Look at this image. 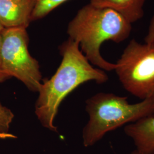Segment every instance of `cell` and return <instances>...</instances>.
Instances as JSON below:
<instances>
[{"label": "cell", "mask_w": 154, "mask_h": 154, "mask_svg": "<svg viewBox=\"0 0 154 154\" xmlns=\"http://www.w3.org/2000/svg\"><path fill=\"white\" fill-rule=\"evenodd\" d=\"M34 5V0H0V24L4 29L28 28Z\"/></svg>", "instance_id": "8992f818"}, {"label": "cell", "mask_w": 154, "mask_h": 154, "mask_svg": "<svg viewBox=\"0 0 154 154\" xmlns=\"http://www.w3.org/2000/svg\"><path fill=\"white\" fill-rule=\"evenodd\" d=\"M29 41L26 28L4 29L1 32L2 69L10 78L14 77L30 90L38 92L42 75L38 62L29 52Z\"/></svg>", "instance_id": "5b68a950"}, {"label": "cell", "mask_w": 154, "mask_h": 154, "mask_svg": "<svg viewBox=\"0 0 154 154\" xmlns=\"http://www.w3.org/2000/svg\"><path fill=\"white\" fill-rule=\"evenodd\" d=\"M1 32H0V83L4 82L6 79L10 78L4 72L2 69L1 55Z\"/></svg>", "instance_id": "7c38bea8"}, {"label": "cell", "mask_w": 154, "mask_h": 154, "mask_svg": "<svg viewBox=\"0 0 154 154\" xmlns=\"http://www.w3.org/2000/svg\"><path fill=\"white\" fill-rule=\"evenodd\" d=\"M4 29L2 26V25L0 24V32H2Z\"/></svg>", "instance_id": "5bb4252c"}, {"label": "cell", "mask_w": 154, "mask_h": 154, "mask_svg": "<svg viewBox=\"0 0 154 154\" xmlns=\"http://www.w3.org/2000/svg\"><path fill=\"white\" fill-rule=\"evenodd\" d=\"M86 109L89 120L83 130V142L90 147L107 132L154 116V98L130 104L126 97L99 93L87 100Z\"/></svg>", "instance_id": "3957f363"}, {"label": "cell", "mask_w": 154, "mask_h": 154, "mask_svg": "<svg viewBox=\"0 0 154 154\" xmlns=\"http://www.w3.org/2000/svg\"><path fill=\"white\" fill-rule=\"evenodd\" d=\"M14 117L11 110L0 103V139L15 138L9 132Z\"/></svg>", "instance_id": "30bf717a"}, {"label": "cell", "mask_w": 154, "mask_h": 154, "mask_svg": "<svg viewBox=\"0 0 154 154\" xmlns=\"http://www.w3.org/2000/svg\"><path fill=\"white\" fill-rule=\"evenodd\" d=\"M69 0H34L32 21L41 19Z\"/></svg>", "instance_id": "9c48e42d"}, {"label": "cell", "mask_w": 154, "mask_h": 154, "mask_svg": "<svg viewBox=\"0 0 154 154\" xmlns=\"http://www.w3.org/2000/svg\"><path fill=\"white\" fill-rule=\"evenodd\" d=\"M132 23L118 12L109 8H98L90 3L77 12L67 30L69 38L76 41L88 61L100 69L115 70L116 63L105 60L100 46L107 41L116 43L128 38Z\"/></svg>", "instance_id": "7a4b0ae2"}, {"label": "cell", "mask_w": 154, "mask_h": 154, "mask_svg": "<svg viewBox=\"0 0 154 154\" xmlns=\"http://www.w3.org/2000/svg\"><path fill=\"white\" fill-rule=\"evenodd\" d=\"M144 41L146 44L154 43V15L150 21L148 32L144 38Z\"/></svg>", "instance_id": "8fae6325"}, {"label": "cell", "mask_w": 154, "mask_h": 154, "mask_svg": "<svg viewBox=\"0 0 154 154\" xmlns=\"http://www.w3.org/2000/svg\"><path fill=\"white\" fill-rule=\"evenodd\" d=\"M129 154H140L139 152H138V151H137L136 149H135L134 151H132L131 153H130Z\"/></svg>", "instance_id": "4fadbf2b"}, {"label": "cell", "mask_w": 154, "mask_h": 154, "mask_svg": "<svg viewBox=\"0 0 154 154\" xmlns=\"http://www.w3.org/2000/svg\"><path fill=\"white\" fill-rule=\"evenodd\" d=\"M116 65L118 79L129 93L142 100L154 98V43L131 40Z\"/></svg>", "instance_id": "277c9868"}, {"label": "cell", "mask_w": 154, "mask_h": 154, "mask_svg": "<svg viewBox=\"0 0 154 154\" xmlns=\"http://www.w3.org/2000/svg\"><path fill=\"white\" fill-rule=\"evenodd\" d=\"M13 1H28V0H13Z\"/></svg>", "instance_id": "9a60e30c"}, {"label": "cell", "mask_w": 154, "mask_h": 154, "mask_svg": "<svg viewBox=\"0 0 154 154\" xmlns=\"http://www.w3.org/2000/svg\"><path fill=\"white\" fill-rule=\"evenodd\" d=\"M124 131L140 154H154V116L127 124Z\"/></svg>", "instance_id": "52a82bcc"}, {"label": "cell", "mask_w": 154, "mask_h": 154, "mask_svg": "<svg viewBox=\"0 0 154 154\" xmlns=\"http://www.w3.org/2000/svg\"><path fill=\"white\" fill-rule=\"evenodd\" d=\"M146 0H90V4L98 8H109L120 13L131 23L137 22L144 16Z\"/></svg>", "instance_id": "ba28073f"}, {"label": "cell", "mask_w": 154, "mask_h": 154, "mask_svg": "<svg viewBox=\"0 0 154 154\" xmlns=\"http://www.w3.org/2000/svg\"><path fill=\"white\" fill-rule=\"evenodd\" d=\"M62 60L54 75L45 79L39 89L35 112L43 126L57 131L54 125L59 106L66 96L80 85L93 81L104 83L109 79L105 72L94 68L80 50L79 44L69 39L60 47Z\"/></svg>", "instance_id": "6da1fadb"}]
</instances>
